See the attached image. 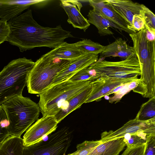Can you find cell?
<instances>
[{
	"label": "cell",
	"instance_id": "6da1fadb",
	"mask_svg": "<svg viewBox=\"0 0 155 155\" xmlns=\"http://www.w3.org/2000/svg\"><path fill=\"white\" fill-rule=\"evenodd\" d=\"M8 22L9 32L6 41L18 47L21 52L36 47L54 48L65 39L74 37L60 25L54 28L40 25L33 18L30 9Z\"/></svg>",
	"mask_w": 155,
	"mask_h": 155
},
{
	"label": "cell",
	"instance_id": "7a4b0ae2",
	"mask_svg": "<svg viewBox=\"0 0 155 155\" xmlns=\"http://www.w3.org/2000/svg\"><path fill=\"white\" fill-rule=\"evenodd\" d=\"M129 35L140 67L137 88L143 97H152L155 96V41L147 40L145 28Z\"/></svg>",
	"mask_w": 155,
	"mask_h": 155
},
{
	"label": "cell",
	"instance_id": "3957f363",
	"mask_svg": "<svg viewBox=\"0 0 155 155\" xmlns=\"http://www.w3.org/2000/svg\"><path fill=\"white\" fill-rule=\"evenodd\" d=\"M0 107L5 111L9 122L10 136L21 137L38 119L41 112L38 104L22 95L12 97Z\"/></svg>",
	"mask_w": 155,
	"mask_h": 155
},
{
	"label": "cell",
	"instance_id": "277c9868",
	"mask_svg": "<svg viewBox=\"0 0 155 155\" xmlns=\"http://www.w3.org/2000/svg\"><path fill=\"white\" fill-rule=\"evenodd\" d=\"M35 62L25 57L13 60L0 72V107L16 95H22Z\"/></svg>",
	"mask_w": 155,
	"mask_h": 155
},
{
	"label": "cell",
	"instance_id": "5b68a950",
	"mask_svg": "<svg viewBox=\"0 0 155 155\" xmlns=\"http://www.w3.org/2000/svg\"><path fill=\"white\" fill-rule=\"evenodd\" d=\"M92 81L74 82L67 80L50 87L39 95L38 104L43 116H55L64 103L86 88Z\"/></svg>",
	"mask_w": 155,
	"mask_h": 155
},
{
	"label": "cell",
	"instance_id": "8992f818",
	"mask_svg": "<svg viewBox=\"0 0 155 155\" xmlns=\"http://www.w3.org/2000/svg\"><path fill=\"white\" fill-rule=\"evenodd\" d=\"M72 61L41 56L35 62L28 74L27 85L28 93L41 94L51 85L58 74Z\"/></svg>",
	"mask_w": 155,
	"mask_h": 155
},
{
	"label": "cell",
	"instance_id": "52a82bcc",
	"mask_svg": "<svg viewBox=\"0 0 155 155\" xmlns=\"http://www.w3.org/2000/svg\"><path fill=\"white\" fill-rule=\"evenodd\" d=\"M87 69L96 79L101 74L119 79L138 78L141 73L139 62L135 53L119 61H110L99 58Z\"/></svg>",
	"mask_w": 155,
	"mask_h": 155
},
{
	"label": "cell",
	"instance_id": "ba28073f",
	"mask_svg": "<svg viewBox=\"0 0 155 155\" xmlns=\"http://www.w3.org/2000/svg\"><path fill=\"white\" fill-rule=\"evenodd\" d=\"M72 133L64 127L48 137L46 141L25 146L23 155H65L72 139Z\"/></svg>",
	"mask_w": 155,
	"mask_h": 155
},
{
	"label": "cell",
	"instance_id": "9c48e42d",
	"mask_svg": "<svg viewBox=\"0 0 155 155\" xmlns=\"http://www.w3.org/2000/svg\"><path fill=\"white\" fill-rule=\"evenodd\" d=\"M144 133L155 135V117L146 121H140L135 118L127 122L117 130L105 131L101 134V142L122 137L126 134Z\"/></svg>",
	"mask_w": 155,
	"mask_h": 155
},
{
	"label": "cell",
	"instance_id": "30bf717a",
	"mask_svg": "<svg viewBox=\"0 0 155 155\" xmlns=\"http://www.w3.org/2000/svg\"><path fill=\"white\" fill-rule=\"evenodd\" d=\"M54 116H43L26 130L23 136L24 144L29 146L43 140L44 138L54 131L58 124Z\"/></svg>",
	"mask_w": 155,
	"mask_h": 155
},
{
	"label": "cell",
	"instance_id": "8fae6325",
	"mask_svg": "<svg viewBox=\"0 0 155 155\" xmlns=\"http://www.w3.org/2000/svg\"><path fill=\"white\" fill-rule=\"evenodd\" d=\"M138 78L119 79L101 74L91 82V91L85 103L99 101L113 90L120 85L138 80Z\"/></svg>",
	"mask_w": 155,
	"mask_h": 155
},
{
	"label": "cell",
	"instance_id": "7c38bea8",
	"mask_svg": "<svg viewBox=\"0 0 155 155\" xmlns=\"http://www.w3.org/2000/svg\"><path fill=\"white\" fill-rule=\"evenodd\" d=\"M88 2L93 9L101 14L108 20L112 28L121 32L124 31L129 35L136 32L134 28L105 0H90Z\"/></svg>",
	"mask_w": 155,
	"mask_h": 155
},
{
	"label": "cell",
	"instance_id": "4fadbf2b",
	"mask_svg": "<svg viewBox=\"0 0 155 155\" xmlns=\"http://www.w3.org/2000/svg\"><path fill=\"white\" fill-rule=\"evenodd\" d=\"M50 0H0V18L8 21L22 14L31 6H42Z\"/></svg>",
	"mask_w": 155,
	"mask_h": 155
},
{
	"label": "cell",
	"instance_id": "5bb4252c",
	"mask_svg": "<svg viewBox=\"0 0 155 155\" xmlns=\"http://www.w3.org/2000/svg\"><path fill=\"white\" fill-rule=\"evenodd\" d=\"M98 54L85 53L77 59L72 61L67 67L60 72L51 86L68 80L79 71L87 68L96 62L98 59Z\"/></svg>",
	"mask_w": 155,
	"mask_h": 155
},
{
	"label": "cell",
	"instance_id": "9a60e30c",
	"mask_svg": "<svg viewBox=\"0 0 155 155\" xmlns=\"http://www.w3.org/2000/svg\"><path fill=\"white\" fill-rule=\"evenodd\" d=\"M60 1V5L68 16V22L74 28L85 31L90 24L80 12L82 6L81 4L77 0H61Z\"/></svg>",
	"mask_w": 155,
	"mask_h": 155
},
{
	"label": "cell",
	"instance_id": "2e32d148",
	"mask_svg": "<svg viewBox=\"0 0 155 155\" xmlns=\"http://www.w3.org/2000/svg\"><path fill=\"white\" fill-rule=\"evenodd\" d=\"M105 1L110 4L112 8L132 27L134 16L142 13V4L131 0H106Z\"/></svg>",
	"mask_w": 155,
	"mask_h": 155
},
{
	"label": "cell",
	"instance_id": "e0dca14e",
	"mask_svg": "<svg viewBox=\"0 0 155 155\" xmlns=\"http://www.w3.org/2000/svg\"><path fill=\"white\" fill-rule=\"evenodd\" d=\"M91 83L86 88L64 103L60 110L54 116L58 123L85 103L91 93Z\"/></svg>",
	"mask_w": 155,
	"mask_h": 155
},
{
	"label": "cell",
	"instance_id": "ac0fdd59",
	"mask_svg": "<svg viewBox=\"0 0 155 155\" xmlns=\"http://www.w3.org/2000/svg\"><path fill=\"white\" fill-rule=\"evenodd\" d=\"M85 53H86L79 50L74 43L69 44L64 41L43 55L52 59H58L73 61Z\"/></svg>",
	"mask_w": 155,
	"mask_h": 155
},
{
	"label": "cell",
	"instance_id": "d6986e66",
	"mask_svg": "<svg viewBox=\"0 0 155 155\" xmlns=\"http://www.w3.org/2000/svg\"><path fill=\"white\" fill-rule=\"evenodd\" d=\"M134 53L135 52L133 47L129 45L125 41L120 38L104 46V51L100 54L99 58L118 57L125 59Z\"/></svg>",
	"mask_w": 155,
	"mask_h": 155
},
{
	"label": "cell",
	"instance_id": "ffe728a7",
	"mask_svg": "<svg viewBox=\"0 0 155 155\" xmlns=\"http://www.w3.org/2000/svg\"><path fill=\"white\" fill-rule=\"evenodd\" d=\"M126 146L123 137L102 142L88 155H119Z\"/></svg>",
	"mask_w": 155,
	"mask_h": 155
},
{
	"label": "cell",
	"instance_id": "44dd1931",
	"mask_svg": "<svg viewBox=\"0 0 155 155\" xmlns=\"http://www.w3.org/2000/svg\"><path fill=\"white\" fill-rule=\"evenodd\" d=\"M25 146L21 137L10 136L0 146V155H23Z\"/></svg>",
	"mask_w": 155,
	"mask_h": 155
},
{
	"label": "cell",
	"instance_id": "7402d4cb",
	"mask_svg": "<svg viewBox=\"0 0 155 155\" xmlns=\"http://www.w3.org/2000/svg\"><path fill=\"white\" fill-rule=\"evenodd\" d=\"M87 16L89 23L97 28L100 36L114 34L110 28V27L112 28L110 23L101 14L93 9L90 10Z\"/></svg>",
	"mask_w": 155,
	"mask_h": 155
},
{
	"label": "cell",
	"instance_id": "603a6c76",
	"mask_svg": "<svg viewBox=\"0 0 155 155\" xmlns=\"http://www.w3.org/2000/svg\"><path fill=\"white\" fill-rule=\"evenodd\" d=\"M155 117V96L150 98L140 107L135 118L140 121H146Z\"/></svg>",
	"mask_w": 155,
	"mask_h": 155
},
{
	"label": "cell",
	"instance_id": "cb8c5ba5",
	"mask_svg": "<svg viewBox=\"0 0 155 155\" xmlns=\"http://www.w3.org/2000/svg\"><path fill=\"white\" fill-rule=\"evenodd\" d=\"M74 44L80 51L95 54H100L104 51V46L87 39H82Z\"/></svg>",
	"mask_w": 155,
	"mask_h": 155
},
{
	"label": "cell",
	"instance_id": "d4e9b609",
	"mask_svg": "<svg viewBox=\"0 0 155 155\" xmlns=\"http://www.w3.org/2000/svg\"><path fill=\"white\" fill-rule=\"evenodd\" d=\"M139 82V79L136 81L121 85L114 89L115 92L113 96L108 99L109 103H116L120 101L122 97L131 90L134 92L137 87Z\"/></svg>",
	"mask_w": 155,
	"mask_h": 155
},
{
	"label": "cell",
	"instance_id": "484cf974",
	"mask_svg": "<svg viewBox=\"0 0 155 155\" xmlns=\"http://www.w3.org/2000/svg\"><path fill=\"white\" fill-rule=\"evenodd\" d=\"M152 136H153L144 133H140L126 134L122 137L127 147H132L146 144L148 138Z\"/></svg>",
	"mask_w": 155,
	"mask_h": 155
},
{
	"label": "cell",
	"instance_id": "4316f807",
	"mask_svg": "<svg viewBox=\"0 0 155 155\" xmlns=\"http://www.w3.org/2000/svg\"><path fill=\"white\" fill-rule=\"evenodd\" d=\"M102 142L100 140L96 141H85L77 145V150L71 155H88Z\"/></svg>",
	"mask_w": 155,
	"mask_h": 155
},
{
	"label": "cell",
	"instance_id": "83f0119b",
	"mask_svg": "<svg viewBox=\"0 0 155 155\" xmlns=\"http://www.w3.org/2000/svg\"><path fill=\"white\" fill-rule=\"evenodd\" d=\"M9 122L5 113L0 107V147L9 136L8 130Z\"/></svg>",
	"mask_w": 155,
	"mask_h": 155
},
{
	"label": "cell",
	"instance_id": "f1b7e54d",
	"mask_svg": "<svg viewBox=\"0 0 155 155\" xmlns=\"http://www.w3.org/2000/svg\"><path fill=\"white\" fill-rule=\"evenodd\" d=\"M96 79L89 73L87 68L79 71L68 80L74 82L93 81Z\"/></svg>",
	"mask_w": 155,
	"mask_h": 155
},
{
	"label": "cell",
	"instance_id": "f546056e",
	"mask_svg": "<svg viewBox=\"0 0 155 155\" xmlns=\"http://www.w3.org/2000/svg\"><path fill=\"white\" fill-rule=\"evenodd\" d=\"M143 15L145 24L150 27L155 29V15L147 7L142 4Z\"/></svg>",
	"mask_w": 155,
	"mask_h": 155
},
{
	"label": "cell",
	"instance_id": "4dcf8cb0",
	"mask_svg": "<svg viewBox=\"0 0 155 155\" xmlns=\"http://www.w3.org/2000/svg\"><path fill=\"white\" fill-rule=\"evenodd\" d=\"M145 146L146 144L134 147H127L121 155H144Z\"/></svg>",
	"mask_w": 155,
	"mask_h": 155
},
{
	"label": "cell",
	"instance_id": "1f68e13d",
	"mask_svg": "<svg viewBox=\"0 0 155 155\" xmlns=\"http://www.w3.org/2000/svg\"><path fill=\"white\" fill-rule=\"evenodd\" d=\"M9 32V27L8 21L0 20V45L6 41Z\"/></svg>",
	"mask_w": 155,
	"mask_h": 155
},
{
	"label": "cell",
	"instance_id": "d6a6232c",
	"mask_svg": "<svg viewBox=\"0 0 155 155\" xmlns=\"http://www.w3.org/2000/svg\"><path fill=\"white\" fill-rule=\"evenodd\" d=\"M145 21L143 13L134 16L132 20V27L136 32L145 28Z\"/></svg>",
	"mask_w": 155,
	"mask_h": 155
},
{
	"label": "cell",
	"instance_id": "836d02e7",
	"mask_svg": "<svg viewBox=\"0 0 155 155\" xmlns=\"http://www.w3.org/2000/svg\"><path fill=\"white\" fill-rule=\"evenodd\" d=\"M144 155H155V135L150 137L147 139Z\"/></svg>",
	"mask_w": 155,
	"mask_h": 155
},
{
	"label": "cell",
	"instance_id": "e575fe53",
	"mask_svg": "<svg viewBox=\"0 0 155 155\" xmlns=\"http://www.w3.org/2000/svg\"><path fill=\"white\" fill-rule=\"evenodd\" d=\"M145 29L147 40L150 41H155V29L145 25Z\"/></svg>",
	"mask_w": 155,
	"mask_h": 155
}]
</instances>
